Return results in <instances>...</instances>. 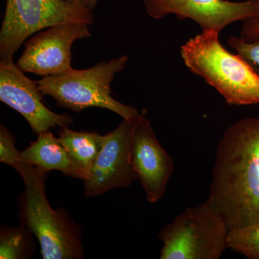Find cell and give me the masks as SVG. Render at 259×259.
I'll use <instances>...</instances> for the list:
<instances>
[{"instance_id": "obj_1", "label": "cell", "mask_w": 259, "mask_h": 259, "mask_svg": "<svg viewBox=\"0 0 259 259\" xmlns=\"http://www.w3.org/2000/svg\"><path fill=\"white\" fill-rule=\"evenodd\" d=\"M206 202L229 231L259 223V117L241 119L225 131Z\"/></svg>"}, {"instance_id": "obj_2", "label": "cell", "mask_w": 259, "mask_h": 259, "mask_svg": "<svg viewBox=\"0 0 259 259\" xmlns=\"http://www.w3.org/2000/svg\"><path fill=\"white\" fill-rule=\"evenodd\" d=\"M23 179L25 190L19 194L20 224L36 237L44 259H81L84 249L81 230L66 209H54L46 195L47 172L23 163L16 170Z\"/></svg>"}, {"instance_id": "obj_3", "label": "cell", "mask_w": 259, "mask_h": 259, "mask_svg": "<svg viewBox=\"0 0 259 259\" xmlns=\"http://www.w3.org/2000/svg\"><path fill=\"white\" fill-rule=\"evenodd\" d=\"M191 72L201 76L231 105L259 104V74L239 54L226 50L215 31H202L181 47Z\"/></svg>"}, {"instance_id": "obj_4", "label": "cell", "mask_w": 259, "mask_h": 259, "mask_svg": "<svg viewBox=\"0 0 259 259\" xmlns=\"http://www.w3.org/2000/svg\"><path fill=\"white\" fill-rule=\"evenodd\" d=\"M127 57L121 56L102 61L88 69H71L37 81L42 95L52 97L57 106L75 112L90 107L107 109L131 122L140 115L137 109L124 105L112 96L111 82L125 69Z\"/></svg>"}, {"instance_id": "obj_5", "label": "cell", "mask_w": 259, "mask_h": 259, "mask_svg": "<svg viewBox=\"0 0 259 259\" xmlns=\"http://www.w3.org/2000/svg\"><path fill=\"white\" fill-rule=\"evenodd\" d=\"M228 233L224 220L206 201L187 207L158 232L159 258H220L228 248Z\"/></svg>"}, {"instance_id": "obj_6", "label": "cell", "mask_w": 259, "mask_h": 259, "mask_svg": "<svg viewBox=\"0 0 259 259\" xmlns=\"http://www.w3.org/2000/svg\"><path fill=\"white\" fill-rule=\"evenodd\" d=\"M93 19V12L66 0H7L0 30L1 61L13 62L19 48L35 32L69 22L90 25Z\"/></svg>"}, {"instance_id": "obj_7", "label": "cell", "mask_w": 259, "mask_h": 259, "mask_svg": "<svg viewBox=\"0 0 259 259\" xmlns=\"http://www.w3.org/2000/svg\"><path fill=\"white\" fill-rule=\"evenodd\" d=\"M89 24L82 21L58 24L39 32L25 42L17 63L25 73L45 77L71 69V48L76 40L91 36Z\"/></svg>"}, {"instance_id": "obj_8", "label": "cell", "mask_w": 259, "mask_h": 259, "mask_svg": "<svg viewBox=\"0 0 259 259\" xmlns=\"http://www.w3.org/2000/svg\"><path fill=\"white\" fill-rule=\"evenodd\" d=\"M146 12L153 19L175 15L179 20L190 19L202 31L220 33L228 25L259 16V0H144Z\"/></svg>"}, {"instance_id": "obj_9", "label": "cell", "mask_w": 259, "mask_h": 259, "mask_svg": "<svg viewBox=\"0 0 259 259\" xmlns=\"http://www.w3.org/2000/svg\"><path fill=\"white\" fill-rule=\"evenodd\" d=\"M131 148V124L123 120L114 131L104 136L101 151L88 178L83 181L85 197H97L114 189L129 187L138 180Z\"/></svg>"}, {"instance_id": "obj_10", "label": "cell", "mask_w": 259, "mask_h": 259, "mask_svg": "<svg viewBox=\"0 0 259 259\" xmlns=\"http://www.w3.org/2000/svg\"><path fill=\"white\" fill-rule=\"evenodd\" d=\"M14 62H0V100L19 112L35 134L52 127H68L74 122L69 114L55 113L42 101L37 81L30 79Z\"/></svg>"}, {"instance_id": "obj_11", "label": "cell", "mask_w": 259, "mask_h": 259, "mask_svg": "<svg viewBox=\"0 0 259 259\" xmlns=\"http://www.w3.org/2000/svg\"><path fill=\"white\" fill-rule=\"evenodd\" d=\"M132 131L131 158L146 199L156 203L163 197L174 171L171 156L156 139L150 121L141 113L129 122Z\"/></svg>"}, {"instance_id": "obj_12", "label": "cell", "mask_w": 259, "mask_h": 259, "mask_svg": "<svg viewBox=\"0 0 259 259\" xmlns=\"http://www.w3.org/2000/svg\"><path fill=\"white\" fill-rule=\"evenodd\" d=\"M22 161L49 172L59 171L63 175L74 178L72 163L66 148L59 138L50 131L37 134L36 141L21 153Z\"/></svg>"}, {"instance_id": "obj_13", "label": "cell", "mask_w": 259, "mask_h": 259, "mask_svg": "<svg viewBox=\"0 0 259 259\" xmlns=\"http://www.w3.org/2000/svg\"><path fill=\"white\" fill-rule=\"evenodd\" d=\"M58 138L69 153L74 178L87 180L103 146L104 136L96 132H77L62 127Z\"/></svg>"}, {"instance_id": "obj_14", "label": "cell", "mask_w": 259, "mask_h": 259, "mask_svg": "<svg viewBox=\"0 0 259 259\" xmlns=\"http://www.w3.org/2000/svg\"><path fill=\"white\" fill-rule=\"evenodd\" d=\"M32 233L23 224L18 226H1L0 258L28 259L37 247Z\"/></svg>"}, {"instance_id": "obj_15", "label": "cell", "mask_w": 259, "mask_h": 259, "mask_svg": "<svg viewBox=\"0 0 259 259\" xmlns=\"http://www.w3.org/2000/svg\"><path fill=\"white\" fill-rule=\"evenodd\" d=\"M228 246L249 259H259V223L229 231Z\"/></svg>"}, {"instance_id": "obj_16", "label": "cell", "mask_w": 259, "mask_h": 259, "mask_svg": "<svg viewBox=\"0 0 259 259\" xmlns=\"http://www.w3.org/2000/svg\"><path fill=\"white\" fill-rule=\"evenodd\" d=\"M16 139L13 134L4 125H0V162L18 169L23 163L22 151L15 147Z\"/></svg>"}, {"instance_id": "obj_17", "label": "cell", "mask_w": 259, "mask_h": 259, "mask_svg": "<svg viewBox=\"0 0 259 259\" xmlns=\"http://www.w3.org/2000/svg\"><path fill=\"white\" fill-rule=\"evenodd\" d=\"M228 44L245 60L259 66V40L247 41L241 37L231 36Z\"/></svg>"}, {"instance_id": "obj_18", "label": "cell", "mask_w": 259, "mask_h": 259, "mask_svg": "<svg viewBox=\"0 0 259 259\" xmlns=\"http://www.w3.org/2000/svg\"><path fill=\"white\" fill-rule=\"evenodd\" d=\"M241 37L247 41L259 40V16L248 19L243 22Z\"/></svg>"}, {"instance_id": "obj_19", "label": "cell", "mask_w": 259, "mask_h": 259, "mask_svg": "<svg viewBox=\"0 0 259 259\" xmlns=\"http://www.w3.org/2000/svg\"><path fill=\"white\" fill-rule=\"evenodd\" d=\"M66 1L69 2L71 4L79 5L89 11L93 12L100 0H66Z\"/></svg>"}]
</instances>
